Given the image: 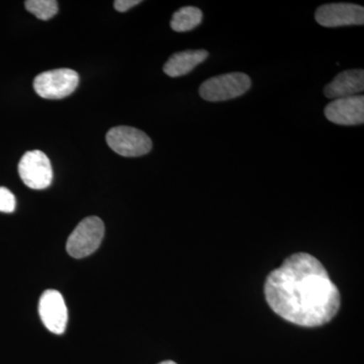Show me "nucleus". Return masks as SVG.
<instances>
[{
	"label": "nucleus",
	"instance_id": "f257e3e1",
	"mask_svg": "<svg viewBox=\"0 0 364 364\" xmlns=\"http://www.w3.org/2000/svg\"><path fill=\"white\" fill-rule=\"evenodd\" d=\"M264 294L273 312L303 327L327 324L340 308L338 289L322 263L306 253L294 254L270 272Z\"/></svg>",
	"mask_w": 364,
	"mask_h": 364
},
{
	"label": "nucleus",
	"instance_id": "f03ea898",
	"mask_svg": "<svg viewBox=\"0 0 364 364\" xmlns=\"http://www.w3.org/2000/svg\"><path fill=\"white\" fill-rule=\"evenodd\" d=\"M251 85L252 81L248 75L233 72L208 79L200 85V95L207 102H226L245 95Z\"/></svg>",
	"mask_w": 364,
	"mask_h": 364
},
{
	"label": "nucleus",
	"instance_id": "7ed1b4c3",
	"mask_svg": "<svg viewBox=\"0 0 364 364\" xmlns=\"http://www.w3.org/2000/svg\"><path fill=\"white\" fill-rule=\"evenodd\" d=\"M105 236V224L100 218L88 217L79 223L67 240V252L76 259L97 250Z\"/></svg>",
	"mask_w": 364,
	"mask_h": 364
},
{
	"label": "nucleus",
	"instance_id": "20e7f679",
	"mask_svg": "<svg viewBox=\"0 0 364 364\" xmlns=\"http://www.w3.org/2000/svg\"><path fill=\"white\" fill-rule=\"evenodd\" d=\"M77 72L68 68L55 69L39 74L33 80V90L46 100H62L77 88Z\"/></svg>",
	"mask_w": 364,
	"mask_h": 364
},
{
	"label": "nucleus",
	"instance_id": "39448f33",
	"mask_svg": "<svg viewBox=\"0 0 364 364\" xmlns=\"http://www.w3.org/2000/svg\"><path fill=\"white\" fill-rule=\"evenodd\" d=\"M107 142L112 151L124 157L143 156L152 149V141L147 134L133 127L111 129L107 134Z\"/></svg>",
	"mask_w": 364,
	"mask_h": 364
},
{
	"label": "nucleus",
	"instance_id": "423d86ee",
	"mask_svg": "<svg viewBox=\"0 0 364 364\" xmlns=\"http://www.w3.org/2000/svg\"><path fill=\"white\" fill-rule=\"evenodd\" d=\"M18 173L28 188L41 191L49 188L53 181V169L49 158L40 150L26 152L18 164Z\"/></svg>",
	"mask_w": 364,
	"mask_h": 364
},
{
	"label": "nucleus",
	"instance_id": "0eeeda50",
	"mask_svg": "<svg viewBox=\"0 0 364 364\" xmlns=\"http://www.w3.org/2000/svg\"><path fill=\"white\" fill-rule=\"evenodd\" d=\"M315 18L318 25L326 28L345 26H363V6L353 4H329L318 7Z\"/></svg>",
	"mask_w": 364,
	"mask_h": 364
},
{
	"label": "nucleus",
	"instance_id": "6e6552de",
	"mask_svg": "<svg viewBox=\"0 0 364 364\" xmlns=\"http://www.w3.org/2000/svg\"><path fill=\"white\" fill-rule=\"evenodd\" d=\"M39 314L43 324L50 332L57 335L65 332L68 311L65 301L59 291L48 289L42 294L39 303Z\"/></svg>",
	"mask_w": 364,
	"mask_h": 364
},
{
	"label": "nucleus",
	"instance_id": "1a4fd4ad",
	"mask_svg": "<svg viewBox=\"0 0 364 364\" xmlns=\"http://www.w3.org/2000/svg\"><path fill=\"white\" fill-rule=\"evenodd\" d=\"M328 121L340 126H358L364 123V97L338 98L325 107Z\"/></svg>",
	"mask_w": 364,
	"mask_h": 364
},
{
	"label": "nucleus",
	"instance_id": "9d476101",
	"mask_svg": "<svg viewBox=\"0 0 364 364\" xmlns=\"http://www.w3.org/2000/svg\"><path fill=\"white\" fill-rule=\"evenodd\" d=\"M364 90V71L363 69H351L341 72L332 82L325 86L326 97L332 100L354 97Z\"/></svg>",
	"mask_w": 364,
	"mask_h": 364
},
{
	"label": "nucleus",
	"instance_id": "9b49d317",
	"mask_svg": "<svg viewBox=\"0 0 364 364\" xmlns=\"http://www.w3.org/2000/svg\"><path fill=\"white\" fill-rule=\"evenodd\" d=\"M208 57L205 50H188L172 55L165 63L163 71L169 77H181L193 70Z\"/></svg>",
	"mask_w": 364,
	"mask_h": 364
},
{
	"label": "nucleus",
	"instance_id": "f8f14e48",
	"mask_svg": "<svg viewBox=\"0 0 364 364\" xmlns=\"http://www.w3.org/2000/svg\"><path fill=\"white\" fill-rule=\"evenodd\" d=\"M203 18V11L198 7L184 6L174 13L170 26L176 32H188L200 26Z\"/></svg>",
	"mask_w": 364,
	"mask_h": 364
},
{
	"label": "nucleus",
	"instance_id": "ddd939ff",
	"mask_svg": "<svg viewBox=\"0 0 364 364\" xmlns=\"http://www.w3.org/2000/svg\"><path fill=\"white\" fill-rule=\"evenodd\" d=\"M26 9L39 20L48 21L58 13V2L55 0H28Z\"/></svg>",
	"mask_w": 364,
	"mask_h": 364
},
{
	"label": "nucleus",
	"instance_id": "4468645a",
	"mask_svg": "<svg viewBox=\"0 0 364 364\" xmlns=\"http://www.w3.org/2000/svg\"><path fill=\"white\" fill-rule=\"evenodd\" d=\"M16 198L9 189L0 188V212L13 213L16 210Z\"/></svg>",
	"mask_w": 364,
	"mask_h": 364
},
{
	"label": "nucleus",
	"instance_id": "2eb2a0df",
	"mask_svg": "<svg viewBox=\"0 0 364 364\" xmlns=\"http://www.w3.org/2000/svg\"><path fill=\"white\" fill-rule=\"evenodd\" d=\"M141 2H142L141 0H117V1L114 2V7L119 13H126L132 7L140 4Z\"/></svg>",
	"mask_w": 364,
	"mask_h": 364
},
{
	"label": "nucleus",
	"instance_id": "dca6fc26",
	"mask_svg": "<svg viewBox=\"0 0 364 364\" xmlns=\"http://www.w3.org/2000/svg\"><path fill=\"white\" fill-rule=\"evenodd\" d=\"M159 364H177V363H174V361L166 360V361H162V363H160Z\"/></svg>",
	"mask_w": 364,
	"mask_h": 364
}]
</instances>
